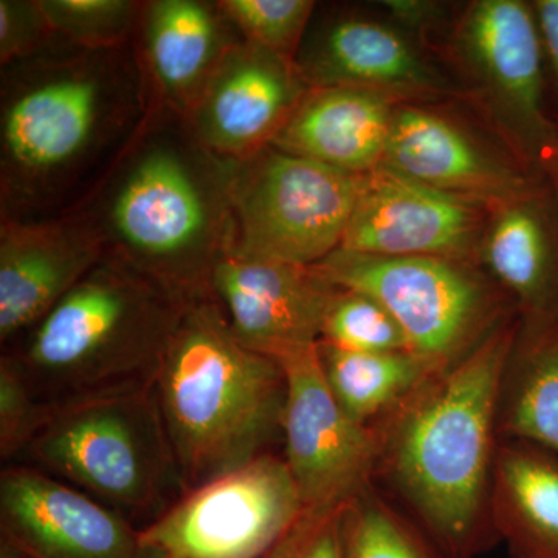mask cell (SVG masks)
<instances>
[{"label": "cell", "mask_w": 558, "mask_h": 558, "mask_svg": "<svg viewBox=\"0 0 558 558\" xmlns=\"http://www.w3.org/2000/svg\"><path fill=\"white\" fill-rule=\"evenodd\" d=\"M154 101L134 43H61L0 75V220L76 211L137 137Z\"/></svg>", "instance_id": "6da1fadb"}, {"label": "cell", "mask_w": 558, "mask_h": 558, "mask_svg": "<svg viewBox=\"0 0 558 558\" xmlns=\"http://www.w3.org/2000/svg\"><path fill=\"white\" fill-rule=\"evenodd\" d=\"M521 315L447 368L435 371L371 427L374 484L450 558H475L497 542L490 486L497 453L499 385Z\"/></svg>", "instance_id": "7a4b0ae2"}, {"label": "cell", "mask_w": 558, "mask_h": 558, "mask_svg": "<svg viewBox=\"0 0 558 558\" xmlns=\"http://www.w3.org/2000/svg\"><path fill=\"white\" fill-rule=\"evenodd\" d=\"M234 170L236 161L205 148L183 117L153 106L76 211L94 223L110 258L197 299L208 295L213 270L230 250Z\"/></svg>", "instance_id": "3957f363"}, {"label": "cell", "mask_w": 558, "mask_h": 558, "mask_svg": "<svg viewBox=\"0 0 558 558\" xmlns=\"http://www.w3.org/2000/svg\"><path fill=\"white\" fill-rule=\"evenodd\" d=\"M186 494L270 454L288 381L242 347L211 293L186 304L154 384Z\"/></svg>", "instance_id": "277c9868"}, {"label": "cell", "mask_w": 558, "mask_h": 558, "mask_svg": "<svg viewBox=\"0 0 558 558\" xmlns=\"http://www.w3.org/2000/svg\"><path fill=\"white\" fill-rule=\"evenodd\" d=\"M183 299L106 255L7 348L50 409L153 388Z\"/></svg>", "instance_id": "5b68a950"}, {"label": "cell", "mask_w": 558, "mask_h": 558, "mask_svg": "<svg viewBox=\"0 0 558 558\" xmlns=\"http://www.w3.org/2000/svg\"><path fill=\"white\" fill-rule=\"evenodd\" d=\"M21 459L140 531L186 495L154 387L51 409Z\"/></svg>", "instance_id": "8992f818"}, {"label": "cell", "mask_w": 558, "mask_h": 558, "mask_svg": "<svg viewBox=\"0 0 558 558\" xmlns=\"http://www.w3.org/2000/svg\"><path fill=\"white\" fill-rule=\"evenodd\" d=\"M337 288L365 293L407 344L439 368L465 357L520 312L480 264L438 256H373L339 248L314 266Z\"/></svg>", "instance_id": "52a82bcc"}, {"label": "cell", "mask_w": 558, "mask_h": 558, "mask_svg": "<svg viewBox=\"0 0 558 558\" xmlns=\"http://www.w3.org/2000/svg\"><path fill=\"white\" fill-rule=\"evenodd\" d=\"M363 175L274 146L236 161L227 255L317 266L343 244Z\"/></svg>", "instance_id": "ba28073f"}, {"label": "cell", "mask_w": 558, "mask_h": 558, "mask_svg": "<svg viewBox=\"0 0 558 558\" xmlns=\"http://www.w3.org/2000/svg\"><path fill=\"white\" fill-rule=\"evenodd\" d=\"M454 61L473 97L529 170L558 138L545 106L546 62L532 3L475 0L451 33Z\"/></svg>", "instance_id": "9c48e42d"}, {"label": "cell", "mask_w": 558, "mask_h": 558, "mask_svg": "<svg viewBox=\"0 0 558 558\" xmlns=\"http://www.w3.org/2000/svg\"><path fill=\"white\" fill-rule=\"evenodd\" d=\"M304 510L284 458L270 453L194 488L142 537L163 558H264Z\"/></svg>", "instance_id": "30bf717a"}, {"label": "cell", "mask_w": 558, "mask_h": 558, "mask_svg": "<svg viewBox=\"0 0 558 558\" xmlns=\"http://www.w3.org/2000/svg\"><path fill=\"white\" fill-rule=\"evenodd\" d=\"M288 381L284 461L304 509L339 508L374 481L376 432L359 424L333 398L317 344L277 360Z\"/></svg>", "instance_id": "8fae6325"}, {"label": "cell", "mask_w": 558, "mask_h": 558, "mask_svg": "<svg viewBox=\"0 0 558 558\" xmlns=\"http://www.w3.org/2000/svg\"><path fill=\"white\" fill-rule=\"evenodd\" d=\"M0 532L24 558H163L119 513L24 464L0 475Z\"/></svg>", "instance_id": "7c38bea8"}, {"label": "cell", "mask_w": 558, "mask_h": 558, "mask_svg": "<svg viewBox=\"0 0 558 558\" xmlns=\"http://www.w3.org/2000/svg\"><path fill=\"white\" fill-rule=\"evenodd\" d=\"M488 209L379 167L362 191L340 248L373 256H438L478 264Z\"/></svg>", "instance_id": "4fadbf2b"}, {"label": "cell", "mask_w": 558, "mask_h": 558, "mask_svg": "<svg viewBox=\"0 0 558 558\" xmlns=\"http://www.w3.org/2000/svg\"><path fill=\"white\" fill-rule=\"evenodd\" d=\"M339 289L314 266L234 255L223 256L209 279L234 339L275 360L318 344Z\"/></svg>", "instance_id": "5bb4252c"}, {"label": "cell", "mask_w": 558, "mask_h": 558, "mask_svg": "<svg viewBox=\"0 0 558 558\" xmlns=\"http://www.w3.org/2000/svg\"><path fill=\"white\" fill-rule=\"evenodd\" d=\"M381 167L487 209L546 183L458 120L418 102H402L396 110Z\"/></svg>", "instance_id": "9a60e30c"}, {"label": "cell", "mask_w": 558, "mask_h": 558, "mask_svg": "<svg viewBox=\"0 0 558 558\" xmlns=\"http://www.w3.org/2000/svg\"><path fill=\"white\" fill-rule=\"evenodd\" d=\"M307 90L295 62L242 40L220 62L185 120L213 154L244 161L274 145Z\"/></svg>", "instance_id": "2e32d148"}, {"label": "cell", "mask_w": 558, "mask_h": 558, "mask_svg": "<svg viewBox=\"0 0 558 558\" xmlns=\"http://www.w3.org/2000/svg\"><path fill=\"white\" fill-rule=\"evenodd\" d=\"M310 87H363L407 102H421L450 90L413 36L392 22L354 11L312 20L295 58Z\"/></svg>", "instance_id": "e0dca14e"}, {"label": "cell", "mask_w": 558, "mask_h": 558, "mask_svg": "<svg viewBox=\"0 0 558 558\" xmlns=\"http://www.w3.org/2000/svg\"><path fill=\"white\" fill-rule=\"evenodd\" d=\"M106 256L83 211L0 220V341L24 337Z\"/></svg>", "instance_id": "ac0fdd59"}, {"label": "cell", "mask_w": 558, "mask_h": 558, "mask_svg": "<svg viewBox=\"0 0 558 558\" xmlns=\"http://www.w3.org/2000/svg\"><path fill=\"white\" fill-rule=\"evenodd\" d=\"M242 40L218 0H145L134 47L154 106L185 119Z\"/></svg>", "instance_id": "d6986e66"}, {"label": "cell", "mask_w": 558, "mask_h": 558, "mask_svg": "<svg viewBox=\"0 0 558 558\" xmlns=\"http://www.w3.org/2000/svg\"><path fill=\"white\" fill-rule=\"evenodd\" d=\"M478 264L521 317L558 318V202L548 182L488 209Z\"/></svg>", "instance_id": "ffe728a7"}, {"label": "cell", "mask_w": 558, "mask_h": 558, "mask_svg": "<svg viewBox=\"0 0 558 558\" xmlns=\"http://www.w3.org/2000/svg\"><path fill=\"white\" fill-rule=\"evenodd\" d=\"M399 98L363 87H310L274 148L368 174L381 167Z\"/></svg>", "instance_id": "44dd1931"}, {"label": "cell", "mask_w": 558, "mask_h": 558, "mask_svg": "<svg viewBox=\"0 0 558 558\" xmlns=\"http://www.w3.org/2000/svg\"><path fill=\"white\" fill-rule=\"evenodd\" d=\"M490 519L510 558H558L557 454L521 440H498Z\"/></svg>", "instance_id": "7402d4cb"}, {"label": "cell", "mask_w": 558, "mask_h": 558, "mask_svg": "<svg viewBox=\"0 0 558 558\" xmlns=\"http://www.w3.org/2000/svg\"><path fill=\"white\" fill-rule=\"evenodd\" d=\"M497 435L558 457V318L521 317L499 385Z\"/></svg>", "instance_id": "603a6c76"}, {"label": "cell", "mask_w": 558, "mask_h": 558, "mask_svg": "<svg viewBox=\"0 0 558 558\" xmlns=\"http://www.w3.org/2000/svg\"><path fill=\"white\" fill-rule=\"evenodd\" d=\"M326 384L341 409L359 424L373 425L400 400L442 369L411 351L355 352L318 341Z\"/></svg>", "instance_id": "cb8c5ba5"}, {"label": "cell", "mask_w": 558, "mask_h": 558, "mask_svg": "<svg viewBox=\"0 0 558 558\" xmlns=\"http://www.w3.org/2000/svg\"><path fill=\"white\" fill-rule=\"evenodd\" d=\"M341 546L344 558H450L374 483L344 502Z\"/></svg>", "instance_id": "d4e9b609"}, {"label": "cell", "mask_w": 558, "mask_h": 558, "mask_svg": "<svg viewBox=\"0 0 558 558\" xmlns=\"http://www.w3.org/2000/svg\"><path fill=\"white\" fill-rule=\"evenodd\" d=\"M58 38L81 50L131 46L137 35L142 0H38Z\"/></svg>", "instance_id": "484cf974"}, {"label": "cell", "mask_w": 558, "mask_h": 558, "mask_svg": "<svg viewBox=\"0 0 558 558\" xmlns=\"http://www.w3.org/2000/svg\"><path fill=\"white\" fill-rule=\"evenodd\" d=\"M218 3L242 38L293 62L318 9L314 0H218Z\"/></svg>", "instance_id": "4316f807"}, {"label": "cell", "mask_w": 558, "mask_h": 558, "mask_svg": "<svg viewBox=\"0 0 558 558\" xmlns=\"http://www.w3.org/2000/svg\"><path fill=\"white\" fill-rule=\"evenodd\" d=\"M319 341L355 352L410 351L389 312L365 293L348 289L333 296Z\"/></svg>", "instance_id": "83f0119b"}, {"label": "cell", "mask_w": 558, "mask_h": 558, "mask_svg": "<svg viewBox=\"0 0 558 558\" xmlns=\"http://www.w3.org/2000/svg\"><path fill=\"white\" fill-rule=\"evenodd\" d=\"M51 409L36 395L17 360L9 352L0 357V458L7 464L20 461Z\"/></svg>", "instance_id": "f1b7e54d"}, {"label": "cell", "mask_w": 558, "mask_h": 558, "mask_svg": "<svg viewBox=\"0 0 558 558\" xmlns=\"http://www.w3.org/2000/svg\"><path fill=\"white\" fill-rule=\"evenodd\" d=\"M61 43L38 0H0V68L31 60Z\"/></svg>", "instance_id": "f546056e"}, {"label": "cell", "mask_w": 558, "mask_h": 558, "mask_svg": "<svg viewBox=\"0 0 558 558\" xmlns=\"http://www.w3.org/2000/svg\"><path fill=\"white\" fill-rule=\"evenodd\" d=\"M343 506L304 510L264 558H344L341 546Z\"/></svg>", "instance_id": "4dcf8cb0"}, {"label": "cell", "mask_w": 558, "mask_h": 558, "mask_svg": "<svg viewBox=\"0 0 558 558\" xmlns=\"http://www.w3.org/2000/svg\"><path fill=\"white\" fill-rule=\"evenodd\" d=\"M388 11L389 20L407 33L414 32L418 36L435 31L436 25L444 20V9L440 3L422 2V0H388L381 2ZM413 36V35H411Z\"/></svg>", "instance_id": "1f68e13d"}, {"label": "cell", "mask_w": 558, "mask_h": 558, "mask_svg": "<svg viewBox=\"0 0 558 558\" xmlns=\"http://www.w3.org/2000/svg\"><path fill=\"white\" fill-rule=\"evenodd\" d=\"M532 7L542 38L546 68L558 87V0H537L532 2Z\"/></svg>", "instance_id": "d6a6232c"}, {"label": "cell", "mask_w": 558, "mask_h": 558, "mask_svg": "<svg viewBox=\"0 0 558 558\" xmlns=\"http://www.w3.org/2000/svg\"><path fill=\"white\" fill-rule=\"evenodd\" d=\"M539 172H542L543 178L548 182L558 202V138L549 146V149L543 154L542 161H539Z\"/></svg>", "instance_id": "836d02e7"}, {"label": "cell", "mask_w": 558, "mask_h": 558, "mask_svg": "<svg viewBox=\"0 0 558 558\" xmlns=\"http://www.w3.org/2000/svg\"><path fill=\"white\" fill-rule=\"evenodd\" d=\"M0 558H24L16 549L11 548L9 543L0 539Z\"/></svg>", "instance_id": "e575fe53"}]
</instances>
